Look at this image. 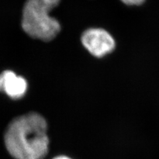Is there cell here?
<instances>
[{
    "instance_id": "6da1fadb",
    "label": "cell",
    "mask_w": 159,
    "mask_h": 159,
    "mask_svg": "<svg viewBox=\"0 0 159 159\" xmlns=\"http://www.w3.org/2000/svg\"><path fill=\"white\" fill-rule=\"evenodd\" d=\"M47 129L46 119L38 113L15 118L5 133L8 152L15 159H43L48 152Z\"/></svg>"
},
{
    "instance_id": "7a4b0ae2",
    "label": "cell",
    "mask_w": 159,
    "mask_h": 159,
    "mask_svg": "<svg viewBox=\"0 0 159 159\" xmlns=\"http://www.w3.org/2000/svg\"><path fill=\"white\" fill-rule=\"evenodd\" d=\"M61 0H27L24 5L21 25L29 37L50 41L61 31V25L50 12L58 6Z\"/></svg>"
},
{
    "instance_id": "3957f363",
    "label": "cell",
    "mask_w": 159,
    "mask_h": 159,
    "mask_svg": "<svg viewBox=\"0 0 159 159\" xmlns=\"http://www.w3.org/2000/svg\"><path fill=\"white\" fill-rule=\"evenodd\" d=\"M81 42L84 48L97 58L106 56L116 48L115 39L111 34L101 28L86 30L82 34Z\"/></svg>"
},
{
    "instance_id": "277c9868",
    "label": "cell",
    "mask_w": 159,
    "mask_h": 159,
    "mask_svg": "<svg viewBox=\"0 0 159 159\" xmlns=\"http://www.w3.org/2000/svg\"><path fill=\"white\" fill-rule=\"evenodd\" d=\"M27 89V82L22 76L11 70H5L0 74V92H4L12 99L21 98Z\"/></svg>"
},
{
    "instance_id": "5b68a950",
    "label": "cell",
    "mask_w": 159,
    "mask_h": 159,
    "mask_svg": "<svg viewBox=\"0 0 159 159\" xmlns=\"http://www.w3.org/2000/svg\"><path fill=\"white\" fill-rule=\"evenodd\" d=\"M121 1L125 3L127 6H140L142 5L144 2H145V0H121Z\"/></svg>"
},
{
    "instance_id": "8992f818",
    "label": "cell",
    "mask_w": 159,
    "mask_h": 159,
    "mask_svg": "<svg viewBox=\"0 0 159 159\" xmlns=\"http://www.w3.org/2000/svg\"><path fill=\"white\" fill-rule=\"evenodd\" d=\"M52 159H72V158H69V157H66V156H63V155H62V156L56 157H54V158H52Z\"/></svg>"
}]
</instances>
